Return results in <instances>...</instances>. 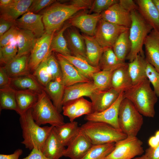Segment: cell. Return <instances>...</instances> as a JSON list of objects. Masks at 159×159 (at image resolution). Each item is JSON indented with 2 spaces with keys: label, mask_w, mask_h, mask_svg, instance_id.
Segmentation results:
<instances>
[{
  "label": "cell",
  "mask_w": 159,
  "mask_h": 159,
  "mask_svg": "<svg viewBox=\"0 0 159 159\" xmlns=\"http://www.w3.org/2000/svg\"><path fill=\"white\" fill-rule=\"evenodd\" d=\"M21 159H49L46 157L41 151L34 148L32 149L29 154L26 157Z\"/></svg>",
  "instance_id": "cell-53"
},
{
  "label": "cell",
  "mask_w": 159,
  "mask_h": 159,
  "mask_svg": "<svg viewBox=\"0 0 159 159\" xmlns=\"http://www.w3.org/2000/svg\"><path fill=\"white\" fill-rule=\"evenodd\" d=\"M54 34V33L45 32L41 37L37 38L29 57V65L31 71L34 72L52 52L50 45Z\"/></svg>",
  "instance_id": "cell-10"
},
{
  "label": "cell",
  "mask_w": 159,
  "mask_h": 159,
  "mask_svg": "<svg viewBox=\"0 0 159 159\" xmlns=\"http://www.w3.org/2000/svg\"><path fill=\"white\" fill-rule=\"evenodd\" d=\"M82 97L70 101L63 106V114L67 117L70 121H74V115L81 103Z\"/></svg>",
  "instance_id": "cell-44"
},
{
  "label": "cell",
  "mask_w": 159,
  "mask_h": 159,
  "mask_svg": "<svg viewBox=\"0 0 159 159\" xmlns=\"http://www.w3.org/2000/svg\"><path fill=\"white\" fill-rule=\"evenodd\" d=\"M101 19L100 14L82 13L72 16L69 19L70 26L80 29L85 34L94 36L97 26Z\"/></svg>",
  "instance_id": "cell-13"
},
{
  "label": "cell",
  "mask_w": 159,
  "mask_h": 159,
  "mask_svg": "<svg viewBox=\"0 0 159 159\" xmlns=\"http://www.w3.org/2000/svg\"><path fill=\"white\" fill-rule=\"evenodd\" d=\"M39 94L29 90H16V112L20 115L32 109L37 101Z\"/></svg>",
  "instance_id": "cell-28"
},
{
  "label": "cell",
  "mask_w": 159,
  "mask_h": 159,
  "mask_svg": "<svg viewBox=\"0 0 159 159\" xmlns=\"http://www.w3.org/2000/svg\"><path fill=\"white\" fill-rule=\"evenodd\" d=\"M16 38L14 39L8 45L0 47L1 63L6 64L9 62L16 57L18 51Z\"/></svg>",
  "instance_id": "cell-40"
},
{
  "label": "cell",
  "mask_w": 159,
  "mask_h": 159,
  "mask_svg": "<svg viewBox=\"0 0 159 159\" xmlns=\"http://www.w3.org/2000/svg\"><path fill=\"white\" fill-rule=\"evenodd\" d=\"M16 90L11 86L0 89V111L2 110L17 111L15 99Z\"/></svg>",
  "instance_id": "cell-37"
},
{
  "label": "cell",
  "mask_w": 159,
  "mask_h": 159,
  "mask_svg": "<svg viewBox=\"0 0 159 159\" xmlns=\"http://www.w3.org/2000/svg\"><path fill=\"white\" fill-rule=\"evenodd\" d=\"M11 86L16 90H29L38 94L44 89L31 74L12 78Z\"/></svg>",
  "instance_id": "cell-30"
},
{
  "label": "cell",
  "mask_w": 159,
  "mask_h": 159,
  "mask_svg": "<svg viewBox=\"0 0 159 159\" xmlns=\"http://www.w3.org/2000/svg\"><path fill=\"white\" fill-rule=\"evenodd\" d=\"M80 127L93 145L115 143L127 137L120 129L105 122L88 121Z\"/></svg>",
  "instance_id": "cell-4"
},
{
  "label": "cell",
  "mask_w": 159,
  "mask_h": 159,
  "mask_svg": "<svg viewBox=\"0 0 159 159\" xmlns=\"http://www.w3.org/2000/svg\"><path fill=\"white\" fill-rule=\"evenodd\" d=\"M97 90L92 81L78 83L65 87L62 102V105L84 96L89 97Z\"/></svg>",
  "instance_id": "cell-18"
},
{
  "label": "cell",
  "mask_w": 159,
  "mask_h": 159,
  "mask_svg": "<svg viewBox=\"0 0 159 159\" xmlns=\"http://www.w3.org/2000/svg\"><path fill=\"white\" fill-rule=\"evenodd\" d=\"M146 73L148 79L153 87V90L157 96L159 97V72L147 62Z\"/></svg>",
  "instance_id": "cell-43"
},
{
  "label": "cell",
  "mask_w": 159,
  "mask_h": 159,
  "mask_svg": "<svg viewBox=\"0 0 159 159\" xmlns=\"http://www.w3.org/2000/svg\"><path fill=\"white\" fill-rule=\"evenodd\" d=\"M127 64L118 58L112 48L107 47L104 48L98 67L101 70H114Z\"/></svg>",
  "instance_id": "cell-33"
},
{
  "label": "cell",
  "mask_w": 159,
  "mask_h": 159,
  "mask_svg": "<svg viewBox=\"0 0 159 159\" xmlns=\"http://www.w3.org/2000/svg\"><path fill=\"white\" fill-rule=\"evenodd\" d=\"M56 1L54 0H33L28 11L36 14Z\"/></svg>",
  "instance_id": "cell-48"
},
{
  "label": "cell",
  "mask_w": 159,
  "mask_h": 159,
  "mask_svg": "<svg viewBox=\"0 0 159 159\" xmlns=\"http://www.w3.org/2000/svg\"><path fill=\"white\" fill-rule=\"evenodd\" d=\"M147 62L144 56L138 54L131 62L128 64L129 74L132 85L147 79L146 73Z\"/></svg>",
  "instance_id": "cell-27"
},
{
  "label": "cell",
  "mask_w": 159,
  "mask_h": 159,
  "mask_svg": "<svg viewBox=\"0 0 159 159\" xmlns=\"http://www.w3.org/2000/svg\"><path fill=\"white\" fill-rule=\"evenodd\" d=\"M36 38L31 32L19 29L16 38L18 48L16 57L29 55L34 45Z\"/></svg>",
  "instance_id": "cell-32"
},
{
  "label": "cell",
  "mask_w": 159,
  "mask_h": 159,
  "mask_svg": "<svg viewBox=\"0 0 159 159\" xmlns=\"http://www.w3.org/2000/svg\"><path fill=\"white\" fill-rule=\"evenodd\" d=\"M46 61L52 74V80L62 79L61 69L56 57L52 52L46 59Z\"/></svg>",
  "instance_id": "cell-42"
},
{
  "label": "cell",
  "mask_w": 159,
  "mask_h": 159,
  "mask_svg": "<svg viewBox=\"0 0 159 159\" xmlns=\"http://www.w3.org/2000/svg\"><path fill=\"white\" fill-rule=\"evenodd\" d=\"M114 70H100L95 73L92 80L98 90H103L111 88V79Z\"/></svg>",
  "instance_id": "cell-39"
},
{
  "label": "cell",
  "mask_w": 159,
  "mask_h": 159,
  "mask_svg": "<svg viewBox=\"0 0 159 159\" xmlns=\"http://www.w3.org/2000/svg\"><path fill=\"white\" fill-rule=\"evenodd\" d=\"M148 143L150 147L152 148L155 147L159 145V142L155 136H152L150 138Z\"/></svg>",
  "instance_id": "cell-56"
},
{
  "label": "cell",
  "mask_w": 159,
  "mask_h": 159,
  "mask_svg": "<svg viewBox=\"0 0 159 159\" xmlns=\"http://www.w3.org/2000/svg\"><path fill=\"white\" fill-rule=\"evenodd\" d=\"M82 35L85 44L86 60L92 66L98 67L104 48L99 44L94 36L85 34Z\"/></svg>",
  "instance_id": "cell-24"
},
{
  "label": "cell",
  "mask_w": 159,
  "mask_h": 159,
  "mask_svg": "<svg viewBox=\"0 0 159 159\" xmlns=\"http://www.w3.org/2000/svg\"><path fill=\"white\" fill-rule=\"evenodd\" d=\"M65 87L62 79H57L49 82L44 90L59 112L62 111V104Z\"/></svg>",
  "instance_id": "cell-29"
},
{
  "label": "cell",
  "mask_w": 159,
  "mask_h": 159,
  "mask_svg": "<svg viewBox=\"0 0 159 159\" xmlns=\"http://www.w3.org/2000/svg\"><path fill=\"white\" fill-rule=\"evenodd\" d=\"M115 143L93 145L80 159H105L114 149Z\"/></svg>",
  "instance_id": "cell-38"
},
{
  "label": "cell",
  "mask_w": 159,
  "mask_h": 159,
  "mask_svg": "<svg viewBox=\"0 0 159 159\" xmlns=\"http://www.w3.org/2000/svg\"><path fill=\"white\" fill-rule=\"evenodd\" d=\"M60 54L72 64L82 75L91 81L94 74L101 70L98 67L92 66L86 60L81 58L72 55Z\"/></svg>",
  "instance_id": "cell-34"
},
{
  "label": "cell",
  "mask_w": 159,
  "mask_h": 159,
  "mask_svg": "<svg viewBox=\"0 0 159 159\" xmlns=\"http://www.w3.org/2000/svg\"><path fill=\"white\" fill-rule=\"evenodd\" d=\"M44 90L38 95L36 103L31 109L33 118L39 125L49 124L54 127L65 122L63 116L58 111Z\"/></svg>",
  "instance_id": "cell-6"
},
{
  "label": "cell",
  "mask_w": 159,
  "mask_h": 159,
  "mask_svg": "<svg viewBox=\"0 0 159 159\" xmlns=\"http://www.w3.org/2000/svg\"><path fill=\"white\" fill-rule=\"evenodd\" d=\"M128 29L101 19L98 23L94 37L102 47L112 48L120 34Z\"/></svg>",
  "instance_id": "cell-9"
},
{
  "label": "cell",
  "mask_w": 159,
  "mask_h": 159,
  "mask_svg": "<svg viewBox=\"0 0 159 159\" xmlns=\"http://www.w3.org/2000/svg\"><path fill=\"white\" fill-rule=\"evenodd\" d=\"M28 55L16 57L4 66L11 78L29 74L30 70L29 65Z\"/></svg>",
  "instance_id": "cell-26"
},
{
  "label": "cell",
  "mask_w": 159,
  "mask_h": 159,
  "mask_svg": "<svg viewBox=\"0 0 159 159\" xmlns=\"http://www.w3.org/2000/svg\"><path fill=\"white\" fill-rule=\"evenodd\" d=\"M138 11L145 20L153 28L159 32V14L152 0L135 1Z\"/></svg>",
  "instance_id": "cell-20"
},
{
  "label": "cell",
  "mask_w": 159,
  "mask_h": 159,
  "mask_svg": "<svg viewBox=\"0 0 159 159\" xmlns=\"http://www.w3.org/2000/svg\"><path fill=\"white\" fill-rule=\"evenodd\" d=\"M15 24V22L8 21L1 18L0 19V37Z\"/></svg>",
  "instance_id": "cell-51"
},
{
  "label": "cell",
  "mask_w": 159,
  "mask_h": 159,
  "mask_svg": "<svg viewBox=\"0 0 159 159\" xmlns=\"http://www.w3.org/2000/svg\"><path fill=\"white\" fill-rule=\"evenodd\" d=\"M56 57L60 66L62 81L65 87L78 83L91 81L82 75L72 64L59 54L57 53Z\"/></svg>",
  "instance_id": "cell-17"
},
{
  "label": "cell",
  "mask_w": 159,
  "mask_h": 159,
  "mask_svg": "<svg viewBox=\"0 0 159 159\" xmlns=\"http://www.w3.org/2000/svg\"><path fill=\"white\" fill-rule=\"evenodd\" d=\"M87 9L71 3H54L42 11V21L45 32L54 33L66 20L80 10Z\"/></svg>",
  "instance_id": "cell-3"
},
{
  "label": "cell",
  "mask_w": 159,
  "mask_h": 159,
  "mask_svg": "<svg viewBox=\"0 0 159 159\" xmlns=\"http://www.w3.org/2000/svg\"><path fill=\"white\" fill-rule=\"evenodd\" d=\"M123 93L121 92L114 103L106 110L100 112H93L86 115L85 120L87 121L99 122L109 124L120 128L118 117L121 103L124 98Z\"/></svg>",
  "instance_id": "cell-11"
},
{
  "label": "cell",
  "mask_w": 159,
  "mask_h": 159,
  "mask_svg": "<svg viewBox=\"0 0 159 159\" xmlns=\"http://www.w3.org/2000/svg\"><path fill=\"white\" fill-rule=\"evenodd\" d=\"M143 144L137 137L127 136L115 143L114 149L105 159H133L143 155Z\"/></svg>",
  "instance_id": "cell-8"
},
{
  "label": "cell",
  "mask_w": 159,
  "mask_h": 159,
  "mask_svg": "<svg viewBox=\"0 0 159 159\" xmlns=\"http://www.w3.org/2000/svg\"><path fill=\"white\" fill-rule=\"evenodd\" d=\"M12 78L9 76L4 67L0 68V89L11 86Z\"/></svg>",
  "instance_id": "cell-49"
},
{
  "label": "cell",
  "mask_w": 159,
  "mask_h": 159,
  "mask_svg": "<svg viewBox=\"0 0 159 159\" xmlns=\"http://www.w3.org/2000/svg\"></svg>",
  "instance_id": "cell-61"
},
{
  "label": "cell",
  "mask_w": 159,
  "mask_h": 159,
  "mask_svg": "<svg viewBox=\"0 0 159 159\" xmlns=\"http://www.w3.org/2000/svg\"><path fill=\"white\" fill-rule=\"evenodd\" d=\"M119 4L125 9L131 12L138 10V6L135 1L132 0H120Z\"/></svg>",
  "instance_id": "cell-50"
},
{
  "label": "cell",
  "mask_w": 159,
  "mask_h": 159,
  "mask_svg": "<svg viewBox=\"0 0 159 159\" xmlns=\"http://www.w3.org/2000/svg\"><path fill=\"white\" fill-rule=\"evenodd\" d=\"M101 19L109 22L129 28L131 23L130 12L119 3L114 4L100 14Z\"/></svg>",
  "instance_id": "cell-15"
},
{
  "label": "cell",
  "mask_w": 159,
  "mask_h": 159,
  "mask_svg": "<svg viewBox=\"0 0 159 159\" xmlns=\"http://www.w3.org/2000/svg\"><path fill=\"white\" fill-rule=\"evenodd\" d=\"M118 120L120 129L129 137H137L143 123V115L130 100L125 98L120 107Z\"/></svg>",
  "instance_id": "cell-7"
},
{
  "label": "cell",
  "mask_w": 159,
  "mask_h": 159,
  "mask_svg": "<svg viewBox=\"0 0 159 159\" xmlns=\"http://www.w3.org/2000/svg\"><path fill=\"white\" fill-rule=\"evenodd\" d=\"M145 59L159 72V32L153 29L144 43Z\"/></svg>",
  "instance_id": "cell-19"
},
{
  "label": "cell",
  "mask_w": 159,
  "mask_h": 159,
  "mask_svg": "<svg viewBox=\"0 0 159 159\" xmlns=\"http://www.w3.org/2000/svg\"><path fill=\"white\" fill-rule=\"evenodd\" d=\"M159 14V0H152Z\"/></svg>",
  "instance_id": "cell-59"
},
{
  "label": "cell",
  "mask_w": 159,
  "mask_h": 159,
  "mask_svg": "<svg viewBox=\"0 0 159 159\" xmlns=\"http://www.w3.org/2000/svg\"><path fill=\"white\" fill-rule=\"evenodd\" d=\"M111 85V88L120 93L124 92L132 85L128 71L127 63L113 71Z\"/></svg>",
  "instance_id": "cell-23"
},
{
  "label": "cell",
  "mask_w": 159,
  "mask_h": 159,
  "mask_svg": "<svg viewBox=\"0 0 159 159\" xmlns=\"http://www.w3.org/2000/svg\"><path fill=\"white\" fill-rule=\"evenodd\" d=\"M20 115L19 122L23 140L21 143L26 148H36L41 151L54 126L41 127L34 120L31 109Z\"/></svg>",
  "instance_id": "cell-2"
},
{
  "label": "cell",
  "mask_w": 159,
  "mask_h": 159,
  "mask_svg": "<svg viewBox=\"0 0 159 159\" xmlns=\"http://www.w3.org/2000/svg\"><path fill=\"white\" fill-rule=\"evenodd\" d=\"M66 30V39L71 54L86 60V46L82 35L76 28L72 26Z\"/></svg>",
  "instance_id": "cell-22"
},
{
  "label": "cell",
  "mask_w": 159,
  "mask_h": 159,
  "mask_svg": "<svg viewBox=\"0 0 159 159\" xmlns=\"http://www.w3.org/2000/svg\"><path fill=\"white\" fill-rule=\"evenodd\" d=\"M131 23L129 29V38L131 47L126 58L132 62L139 54L144 57L143 47L145 39L153 29L145 20L138 10L131 11Z\"/></svg>",
  "instance_id": "cell-5"
},
{
  "label": "cell",
  "mask_w": 159,
  "mask_h": 159,
  "mask_svg": "<svg viewBox=\"0 0 159 159\" xmlns=\"http://www.w3.org/2000/svg\"><path fill=\"white\" fill-rule=\"evenodd\" d=\"M155 136L156 137V138L159 142V130L156 131L155 133Z\"/></svg>",
  "instance_id": "cell-60"
},
{
  "label": "cell",
  "mask_w": 159,
  "mask_h": 159,
  "mask_svg": "<svg viewBox=\"0 0 159 159\" xmlns=\"http://www.w3.org/2000/svg\"><path fill=\"white\" fill-rule=\"evenodd\" d=\"M92 112V107L91 102L82 98L81 103L74 116V120L83 115L89 114Z\"/></svg>",
  "instance_id": "cell-47"
},
{
  "label": "cell",
  "mask_w": 159,
  "mask_h": 159,
  "mask_svg": "<svg viewBox=\"0 0 159 159\" xmlns=\"http://www.w3.org/2000/svg\"><path fill=\"white\" fill-rule=\"evenodd\" d=\"M118 0H94L90 12L100 14L112 5L119 3Z\"/></svg>",
  "instance_id": "cell-45"
},
{
  "label": "cell",
  "mask_w": 159,
  "mask_h": 159,
  "mask_svg": "<svg viewBox=\"0 0 159 159\" xmlns=\"http://www.w3.org/2000/svg\"><path fill=\"white\" fill-rule=\"evenodd\" d=\"M33 75L44 87L52 80V74L47 63L46 59L40 63L33 72Z\"/></svg>",
  "instance_id": "cell-41"
},
{
  "label": "cell",
  "mask_w": 159,
  "mask_h": 159,
  "mask_svg": "<svg viewBox=\"0 0 159 159\" xmlns=\"http://www.w3.org/2000/svg\"><path fill=\"white\" fill-rule=\"evenodd\" d=\"M13 1V0H0V8L6 7L9 5Z\"/></svg>",
  "instance_id": "cell-57"
},
{
  "label": "cell",
  "mask_w": 159,
  "mask_h": 159,
  "mask_svg": "<svg viewBox=\"0 0 159 159\" xmlns=\"http://www.w3.org/2000/svg\"><path fill=\"white\" fill-rule=\"evenodd\" d=\"M94 0H72L70 3L80 7H84L90 9Z\"/></svg>",
  "instance_id": "cell-54"
},
{
  "label": "cell",
  "mask_w": 159,
  "mask_h": 159,
  "mask_svg": "<svg viewBox=\"0 0 159 159\" xmlns=\"http://www.w3.org/2000/svg\"><path fill=\"white\" fill-rule=\"evenodd\" d=\"M133 159H149L148 157L145 154L141 155L136 157Z\"/></svg>",
  "instance_id": "cell-58"
},
{
  "label": "cell",
  "mask_w": 159,
  "mask_h": 159,
  "mask_svg": "<svg viewBox=\"0 0 159 159\" xmlns=\"http://www.w3.org/2000/svg\"><path fill=\"white\" fill-rule=\"evenodd\" d=\"M123 97L130 100L143 116L154 117L155 105L158 97L151 88L148 79L132 85L123 93Z\"/></svg>",
  "instance_id": "cell-1"
},
{
  "label": "cell",
  "mask_w": 159,
  "mask_h": 159,
  "mask_svg": "<svg viewBox=\"0 0 159 159\" xmlns=\"http://www.w3.org/2000/svg\"><path fill=\"white\" fill-rule=\"evenodd\" d=\"M79 128L78 122L74 121L54 127L53 130L59 141L65 146H67L77 134Z\"/></svg>",
  "instance_id": "cell-31"
},
{
  "label": "cell",
  "mask_w": 159,
  "mask_h": 159,
  "mask_svg": "<svg viewBox=\"0 0 159 159\" xmlns=\"http://www.w3.org/2000/svg\"><path fill=\"white\" fill-rule=\"evenodd\" d=\"M129 29L120 34L112 48L117 57L124 62H125V60L131 49V45L129 38Z\"/></svg>",
  "instance_id": "cell-35"
},
{
  "label": "cell",
  "mask_w": 159,
  "mask_h": 159,
  "mask_svg": "<svg viewBox=\"0 0 159 159\" xmlns=\"http://www.w3.org/2000/svg\"><path fill=\"white\" fill-rule=\"evenodd\" d=\"M23 153V150L20 149L16 150L10 154H0V159H19V157Z\"/></svg>",
  "instance_id": "cell-55"
},
{
  "label": "cell",
  "mask_w": 159,
  "mask_h": 159,
  "mask_svg": "<svg viewBox=\"0 0 159 159\" xmlns=\"http://www.w3.org/2000/svg\"><path fill=\"white\" fill-rule=\"evenodd\" d=\"M145 154L149 159H159V145L155 147L147 148Z\"/></svg>",
  "instance_id": "cell-52"
},
{
  "label": "cell",
  "mask_w": 159,
  "mask_h": 159,
  "mask_svg": "<svg viewBox=\"0 0 159 159\" xmlns=\"http://www.w3.org/2000/svg\"><path fill=\"white\" fill-rule=\"evenodd\" d=\"M92 145L80 127L77 133L65 148L63 156L71 159H80Z\"/></svg>",
  "instance_id": "cell-12"
},
{
  "label": "cell",
  "mask_w": 159,
  "mask_h": 159,
  "mask_svg": "<svg viewBox=\"0 0 159 159\" xmlns=\"http://www.w3.org/2000/svg\"><path fill=\"white\" fill-rule=\"evenodd\" d=\"M65 149V146L61 144L57 137L53 128L46 140L41 151L49 159H60L63 156Z\"/></svg>",
  "instance_id": "cell-25"
},
{
  "label": "cell",
  "mask_w": 159,
  "mask_h": 159,
  "mask_svg": "<svg viewBox=\"0 0 159 159\" xmlns=\"http://www.w3.org/2000/svg\"><path fill=\"white\" fill-rule=\"evenodd\" d=\"M42 17L41 14L28 11L15 21V25L20 29L31 32L39 38L45 32Z\"/></svg>",
  "instance_id": "cell-14"
},
{
  "label": "cell",
  "mask_w": 159,
  "mask_h": 159,
  "mask_svg": "<svg viewBox=\"0 0 159 159\" xmlns=\"http://www.w3.org/2000/svg\"><path fill=\"white\" fill-rule=\"evenodd\" d=\"M120 93L112 88L105 90H97L94 92L89 97L91 100L92 112H101L110 107Z\"/></svg>",
  "instance_id": "cell-16"
},
{
  "label": "cell",
  "mask_w": 159,
  "mask_h": 159,
  "mask_svg": "<svg viewBox=\"0 0 159 159\" xmlns=\"http://www.w3.org/2000/svg\"><path fill=\"white\" fill-rule=\"evenodd\" d=\"M70 26L68 23L64 25L63 27L55 35L54 34L50 45V51H55L57 53L64 55H71L64 33L65 30Z\"/></svg>",
  "instance_id": "cell-36"
},
{
  "label": "cell",
  "mask_w": 159,
  "mask_h": 159,
  "mask_svg": "<svg viewBox=\"0 0 159 159\" xmlns=\"http://www.w3.org/2000/svg\"><path fill=\"white\" fill-rule=\"evenodd\" d=\"M19 29L15 24L0 37V47L9 44L17 35Z\"/></svg>",
  "instance_id": "cell-46"
},
{
  "label": "cell",
  "mask_w": 159,
  "mask_h": 159,
  "mask_svg": "<svg viewBox=\"0 0 159 159\" xmlns=\"http://www.w3.org/2000/svg\"><path fill=\"white\" fill-rule=\"evenodd\" d=\"M33 0H13L8 6L0 8L1 18L15 22L18 18L29 11Z\"/></svg>",
  "instance_id": "cell-21"
}]
</instances>
